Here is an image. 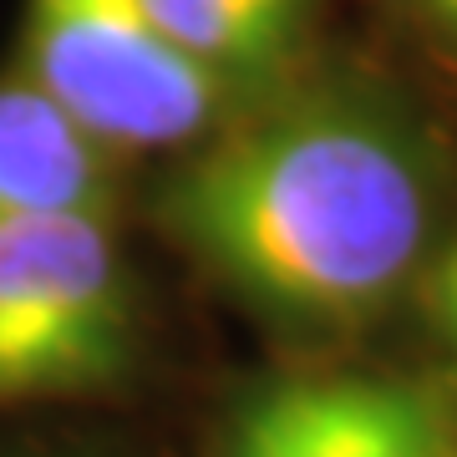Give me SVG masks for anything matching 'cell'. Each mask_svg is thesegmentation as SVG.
I'll return each mask as SVG.
<instances>
[{"mask_svg":"<svg viewBox=\"0 0 457 457\" xmlns=\"http://www.w3.org/2000/svg\"><path fill=\"white\" fill-rule=\"evenodd\" d=\"M432 11H437L442 26H453V31H457V0H432Z\"/></svg>","mask_w":457,"mask_h":457,"instance_id":"8","label":"cell"},{"mask_svg":"<svg viewBox=\"0 0 457 457\" xmlns=\"http://www.w3.org/2000/svg\"><path fill=\"white\" fill-rule=\"evenodd\" d=\"M224 457H442L437 411L381 381H290L239 417Z\"/></svg>","mask_w":457,"mask_h":457,"instance_id":"4","label":"cell"},{"mask_svg":"<svg viewBox=\"0 0 457 457\" xmlns=\"http://www.w3.org/2000/svg\"><path fill=\"white\" fill-rule=\"evenodd\" d=\"M26 71L92 143L117 147L183 143L224 97V77L194 62L147 0H26Z\"/></svg>","mask_w":457,"mask_h":457,"instance_id":"2","label":"cell"},{"mask_svg":"<svg viewBox=\"0 0 457 457\" xmlns=\"http://www.w3.org/2000/svg\"><path fill=\"white\" fill-rule=\"evenodd\" d=\"M432 311H437L442 330H447L453 345H457V239L437 260V270H432Z\"/></svg>","mask_w":457,"mask_h":457,"instance_id":"7","label":"cell"},{"mask_svg":"<svg viewBox=\"0 0 457 457\" xmlns=\"http://www.w3.org/2000/svg\"><path fill=\"white\" fill-rule=\"evenodd\" d=\"M128 300L97 213L0 224V402L77 392L122 366Z\"/></svg>","mask_w":457,"mask_h":457,"instance_id":"3","label":"cell"},{"mask_svg":"<svg viewBox=\"0 0 457 457\" xmlns=\"http://www.w3.org/2000/svg\"><path fill=\"white\" fill-rule=\"evenodd\" d=\"M153 21L209 71H260L290 51L305 0H147Z\"/></svg>","mask_w":457,"mask_h":457,"instance_id":"6","label":"cell"},{"mask_svg":"<svg viewBox=\"0 0 457 457\" xmlns=\"http://www.w3.org/2000/svg\"><path fill=\"white\" fill-rule=\"evenodd\" d=\"M102 158L36 87H0V224L31 213H97Z\"/></svg>","mask_w":457,"mask_h":457,"instance_id":"5","label":"cell"},{"mask_svg":"<svg viewBox=\"0 0 457 457\" xmlns=\"http://www.w3.org/2000/svg\"><path fill=\"white\" fill-rule=\"evenodd\" d=\"M168 224L249 300L300 320H351L411 270L427 188L381 117L315 102L194 158L168 194Z\"/></svg>","mask_w":457,"mask_h":457,"instance_id":"1","label":"cell"}]
</instances>
